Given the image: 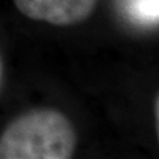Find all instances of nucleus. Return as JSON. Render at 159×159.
Segmentation results:
<instances>
[{
	"label": "nucleus",
	"instance_id": "2",
	"mask_svg": "<svg viewBox=\"0 0 159 159\" xmlns=\"http://www.w3.org/2000/svg\"><path fill=\"white\" fill-rule=\"evenodd\" d=\"M98 0H13L28 19L53 25H74L93 13Z\"/></svg>",
	"mask_w": 159,
	"mask_h": 159
},
{
	"label": "nucleus",
	"instance_id": "3",
	"mask_svg": "<svg viewBox=\"0 0 159 159\" xmlns=\"http://www.w3.org/2000/svg\"><path fill=\"white\" fill-rule=\"evenodd\" d=\"M123 9L131 21L154 25L159 19V0H125Z\"/></svg>",
	"mask_w": 159,
	"mask_h": 159
},
{
	"label": "nucleus",
	"instance_id": "1",
	"mask_svg": "<svg viewBox=\"0 0 159 159\" xmlns=\"http://www.w3.org/2000/svg\"><path fill=\"white\" fill-rule=\"evenodd\" d=\"M77 135L72 122L54 109H36L17 117L0 135V159H68Z\"/></svg>",
	"mask_w": 159,
	"mask_h": 159
},
{
	"label": "nucleus",
	"instance_id": "4",
	"mask_svg": "<svg viewBox=\"0 0 159 159\" xmlns=\"http://www.w3.org/2000/svg\"><path fill=\"white\" fill-rule=\"evenodd\" d=\"M0 80H2V62H0Z\"/></svg>",
	"mask_w": 159,
	"mask_h": 159
}]
</instances>
